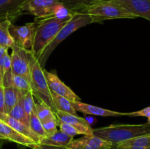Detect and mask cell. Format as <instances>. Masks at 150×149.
Segmentation results:
<instances>
[{"mask_svg":"<svg viewBox=\"0 0 150 149\" xmlns=\"http://www.w3.org/2000/svg\"><path fill=\"white\" fill-rule=\"evenodd\" d=\"M140 146V147H150V134L139 136L130 140H125L117 143L115 149H119L122 146Z\"/></svg>","mask_w":150,"mask_h":149,"instance_id":"obj_23","label":"cell"},{"mask_svg":"<svg viewBox=\"0 0 150 149\" xmlns=\"http://www.w3.org/2000/svg\"><path fill=\"white\" fill-rule=\"evenodd\" d=\"M73 14L72 13L65 18H60L54 15L42 18H35L37 26L31 51L37 58H39L45 48L68 21Z\"/></svg>","mask_w":150,"mask_h":149,"instance_id":"obj_1","label":"cell"},{"mask_svg":"<svg viewBox=\"0 0 150 149\" xmlns=\"http://www.w3.org/2000/svg\"><path fill=\"white\" fill-rule=\"evenodd\" d=\"M90 23H92V21L89 15L81 13H73L68 21L59 31L55 37L48 44V46L45 48L43 52L38 58L42 68H45V64L51 54L63 40H64L66 38L68 37L71 34L79 29Z\"/></svg>","mask_w":150,"mask_h":149,"instance_id":"obj_4","label":"cell"},{"mask_svg":"<svg viewBox=\"0 0 150 149\" xmlns=\"http://www.w3.org/2000/svg\"><path fill=\"white\" fill-rule=\"evenodd\" d=\"M66 147L70 149H114L111 142L94 134L73 140Z\"/></svg>","mask_w":150,"mask_h":149,"instance_id":"obj_9","label":"cell"},{"mask_svg":"<svg viewBox=\"0 0 150 149\" xmlns=\"http://www.w3.org/2000/svg\"><path fill=\"white\" fill-rule=\"evenodd\" d=\"M72 105L76 112L79 111L84 115H98V116L102 117H120L127 115V112H117V111L105 109V108L84 103V102H82L81 101L72 102Z\"/></svg>","mask_w":150,"mask_h":149,"instance_id":"obj_12","label":"cell"},{"mask_svg":"<svg viewBox=\"0 0 150 149\" xmlns=\"http://www.w3.org/2000/svg\"><path fill=\"white\" fill-rule=\"evenodd\" d=\"M32 149H70L66 146H52V145H47L42 144H35L32 147Z\"/></svg>","mask_w":150,"mask_h":149,"instance_id":"obj_32","label":"cell"},{"mask_svg":"<svg viewBox=\"0 0 150 149\" xmlns=\"http://www.w3.org/2000/svg\"><path fill=\"white\" fill-rule=\"evenodd\" d=\"M0 140H7L25 147L32 148L36 143L26 136L20 134L3 121H0Z\"/></svg>","mask_w":150,"mask_h":149,"instance_id":"obj_14","label":"cell"},{"mask_svg":"<svg viewBox=\"0 0 150 149\" xmlns=\"http://www.w3.org/2000/svg\"><path fill=\"white\" fill-rule=\"evenodd\" d=\"M119 149H150V147H140V146H122Z\"/></svg>","mask_w":150,"mask_h":149,"instance_id":"obj_33","label":"cell"},{"mask_svg":"<svg viewBox=\"0 0 150 149\" xmlns=\"http://www.w3.org/2000/svg\"><path fill=\"white\" fill-rule=\"evenodd\" d=\"M60 4L59 0H26L22 13L32 15L35 18H42L54 15Z\"/></svg>","mask_w":150,"mask_h":149,"instance_id":"obj_6","label":"cell"},{"mask_svg":"<svg viewBox=\"0 0 150 149\" xmlns=\"http://www.w3.org/2000/svg\"><path fill=\"white\" fill-rule=\"evenodd\" d=\"M102 1L108 0H59L72 13H81L86 7Z\"/></svg>","mask_w":150,"mask_h":149,"instance_id":"obj_18","label":"cell"},{"mask_svg":"<svg viewBox=\"0 0 150 149\" xmlns=\"http://www.w3.org/2000/svg\"><path fill=\"white\" fill-rule=\"evenodd\" d=\"M34 98H35V96H34L32 91H29L26 92L23 94V108H24L25 112H26V113L27 114L29 117L30 116L32 112L34 110H35V105H36V103H35Z\"/></svg>","mask_w":150,"mask_h":149,"instance_id":"obj_27","label":"cell"},{"mask_svg":"<svg viewBox=\"0 0 150 149\" xmlns=\"http://www.w3.org/2000/svg\"><path fill=\"white\" fill-rule=\"evenodd\" d=\"M21 92L13 85L4 87L5 113L8 114L17 103Z\"/></svg>","mask_w":150,"mask_h":149,"instance_id":"obj_20","label":"cell"},{"mask_svg":"<svg viewBox=\"0 0 150 149\" xmlns=\"http://www.w3.org/2000/svg\"><path fill=\"white\" fill-rule=\"evenodd\" d=\"M55 115L57 118V121L74 126L78 129L80 130L81 132L83 135L93 134V129L89 125L86 118H81L78 115H72V114L58 110L55 112Z\"/></svg>","mask_w":150,"mask_h":149,"instance_id":"obj_15","label":"cell"},{"mask_svg":"<svg viewBox=\"0 0 150 149\" xmlns=\"http://www.w3.org/2000/svg\"><path fill=\"white\" fill-rule=\"evenodd\" d=\"M0 112L5 113V104H4V87L2 83H0Z\"/></svg>","mask_w":150,"mask_h":149,"instance_id":"obj_31","label":"cell"},{"mask_svg":"<svg viewBox=\"0 0 150 149\" xmlns=\"http://www.w3.org/2000/svg\"><path fill=\"white\" fill-rule=\"evenodd\" d=\"M7 51H8V49H6V48H1V47H0V58H1V56H2L3 54H4V53H5ZM0 83H1V74H0Z\"/></svg>","mask_w":150,"mask_h":149,"instance_id":"obj_34","label":"cell"},{"mask_svg":"<svg viewBox=\"0 0 150 149\" xmlns=\"http://www.w3.org/2000/svg\"><path fill=\"white\" fill-rule=\"evenodd\" d=\"M44 70L45 69L42 68L38 58L31 51L29 80L32 91L35 98L38 99V102H42L46 104L55 113L57 110L53 102L51 91L48 87Z\"/></svg>","mask_w":150,"mask_h":149,"instance_id":"obj_3","label":"cell"},{"mask_svg":"<svg viewBox=\"0 0 150 149\" xmlns=\"http://www.w3.org/2000/svg\"><path fill=\"white\" fill-rule=\"evenodd\" d=\"M13 85L18 89L22 92H27L32 91L30 84V80L25 76L20 74H13Z\"/></svg>","mask_w":150,"mask_h":149,"instance_id":"obj_26","label":"cell"},{"mask_svg":"<svg viewBox=\"0 0 150 149\" xmlns=\"http://www.w3.org/2000/svg\"><path fill=\"white\" fill-rule=\"evenodd\" d=\"M11 67L13 74H20L29 78L31 50L21 48L15 42L11 47Z\"/></svg>","mask_w":150,"mask_h":149,"instance_id":"obj_7","label":"cell"},{"mask_svg":"<svg viewBox=\"0 0 150 149\" xmlns=\"http://www.w3.org/2000/svg\"><path fill=\"white\" fill-rule=\"evenodd\" d=\"M26 0H0V22H13L23 14L22 7Z\"/></svg>","mask_w":150,"mask_h":149,"instance_id":"obj_13","label":"cell"},{"mask_svg":"<svg viewBox=\"0 0 150 149\" xmlns=\"http://www.w3.org/2000/svg\"><path fill=\"white\" fill-rule=\"evenodd\" d=\"M0 121L7 124V125L10 126V127H12L13 129L17 131L20 134H23V135L27 137L28 138L33 140L36 144H39L40 143V138L31 130L29 127L25 125L21 121L15 119L13 117L10 116L8 114L4 113V112H0Z\"/></svg>","mask_w":150,"mask_h":149,"instance_id":"obj_16","label":"cell"},{"mask_svg":"<svg viewBox=\"0 0 150 149\" xmlns=\"http://www.w3.org/2000/svg\"><path fill=\"white\" fill-rule=\"evenodd\" d=\"M73 140V137L67 135L61 130H57L52 134L47 135L41 139L39 144L61 147V146H67Z\"/></svg>","mask_w":150,"mask_h":149,"instance_id":"obj_17","label":"cell"},{"mask_svg":"<svg viewBox=\"0 0 150 149\" xmlns=\"http://www.w3.org/2000/svg\"><path fill=\"white\" fill-rule=\"evenodd\" d=\"M12 23L10 20H4L0 22V47L10 49L15 43L14 39L10 33V24Z\"/></svg>","mask_w":150,"mask_h":149,"instance_id":"obj_22","label":"cell"},{"mask_svg":"<svg viewBox=\"0 0 150 149\" xmlns=\"http://www.w3.org/2000/svg\"><path fill=\"white\" fill-rule=\"evenodd\" d=\"M35 112L42 123L50 118H55V113L49 106L42 102H38L35 105Z\"/></svg>","mask_w":150,"mask_h":149,"instance_id":"obj_24","label":"cell"},{"mask_svg":"<svg viewBox=\"0 0 150 149\" xmlns=\"http://www.w3.org/2000/svg\"><path fill=\"white\" fill-rule=\"evenodd\" d=\"M150 134V124H112L108 127L93 129V134L111 142L114 149L117 143L134 137Z\"/></svg>","mask_w":150,"mask_h":149,"instance_id":"obj_2","label":"cell"},{"mask_svg":"<svg viewBox=\"0 0 150 149\" xmlns=\"http://www.w3.org/2000/svg\"><path fill=\"white\" fill-rule=\"evenodd\" d=\"M133 14L150 21V0H111Z\"/></svg>","mask_w":150,"mask_h":149,"instance_id":"obj_11","label":"cell"},{"mask_svg":"<svg viewBox=\"0 0 150 149\" xmlns=\"http://www.w3.org/2000/svg\"><path fill=\"white\" fill-rule=\"evenodd\" d=\"M90 16L93 23L112 19H135L136 17L117 3L108 0L95 3L81 12Z\"/></svg>","mask_w":150,"mask_h":149,"instance_id":"obj_5","label":"cell"},{"mask_svg":"<svg viewBox=\"0 0 150 149\" xmlns=\"http://www.w3.org/2000/svg\"><path fill=\"white\" fill-rule=\"evenodd\" d=\"M29 128L40 138V140L46 136V133L42 127V122L37 115L35 110H34L29 116Z\"/></svg>","mask_w":150,"mask_h":149,"instance_id":"obj_25","label":"cell"},{"mask_svg":"<svg viewBox=\"0 0 150 149\" xmlns=\"http://www.w3.org/2000/svg\"><path fill=\"white\" fill-rule=\"evenodd\" d=\"M42 124V127H43L44 130H45V133H46L47 135H50V134H52L53 133L55 132L56 131H57V117L55 118H50V119L47 120V121H44Z\"/></svg>","mask_w":150,"mask_h":149,"instance_id":"obj_29","label":"cell"},{"mask_svg":"<svg viewBox=\"0 0 150 149\" xmlns=\"http://www.w3.org/2000/svg\"><path fill=\"white\" fill-rule=\"evenodd\" d=\"M44 73L51 91L64 96L71 102L81 101V98L69 86L62 81L55 72H49L44 70Z\"/></svg>","mask_w":150,"mask_h":149,"instance_id":"obj_10","label":"cell"},{"mask_svg":"<svg viewBox=\"0 0 150 149\" xmlns=\"http://www.w3.org/2000/svg\"><path fill=\"white\" fill-rule=\"evenodd\" d=\"M127 116L130 117H146L147 118V123L150 124V107H146L140 110L135 112H127Z\"/></svg>","mask_w":150,"mask_h":149,"instance_id":"obj_30","label":"cell"},{"mask_svg":"<svg viewBox=\"0 0 150 149\" xmlns=\"http://www.w3.org/2000/svg\"><path fill=\"white\" fill-rule=\"evenodd\" d=\"M24 93L25 92H21L17 103L13 107V108L9 112L8 115L10 116L13 117L15 119L21 121V122L23 123L25 125L29 127V117L26 113L24 108H23V97Z\"/></svg>","mask_w":150,"mask_h":149,"instance_id":"obj_19","label":"cell"},{"mask_svg":"<svg viewBox=\"0 0 150 149\" xmlns=\"http://www.w3.org/2000/svg\"><path fill=\"white\" fill-rule=\"evenodd\" d=\"M51 96H52L53 102L57 110L72 114V115H78L76 110L74 109L72 105L71 101L52 91H51Z\"/></svg>","mask_w":150,"mask_h":149,"instance_id":"obj_21","label":"cell"},{"mask_svg":"<svg viewBox=\"0 0 150 149\" xmlns=\"http://www.w3.org/2000/svg\"><path fill=\"white\" fill-rule=\"evenodd\" d=\"M36 26L37 23L35 21L26 23L23 26H16L11 23L9 30L17 45L24 49L31 50Z\"/></svg>","mask_w":150,"mask_h":149,"instance_id":"obj_8","label":"cell"},{"mask_svg":"<svg viewBox=\"0 0 150 149\" xmlns=\"http://www.w3.org/2000/svg\"><path fill=\"white\" fill-rule=\"evenodd\" d=\"M57 125L59 127V130L65 133L67 135L70 136V137H74L76 135H79V134H82L81 131L78 129L76 127L74 126L71 125V124H67V123L61 122V121H57Z\"/></svg>","mask_w":150,"mask_h":149,"instance_id":"obj_28","label":"cell"}]
</instances>
